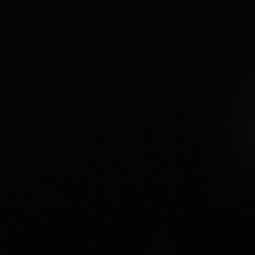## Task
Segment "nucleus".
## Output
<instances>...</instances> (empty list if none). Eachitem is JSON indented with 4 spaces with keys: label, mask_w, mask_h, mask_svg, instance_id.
I'll list each match as a JSON object with an SVG mask.
<instances>
[]
</instances>
